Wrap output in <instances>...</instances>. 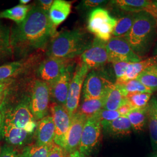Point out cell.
Segmentation results:
<instances>
[{
    "label": "cell",
    "mask_w": 157,
    "mask_h": 157,
    "mask_svg": "<svg viewBox=\"0 0 157 157\" xmlns=\"http://www.w3.org/2000/svg\"><path fill=\"white\" fill-rule=\"evenodd\" d=\"M107 2V1L104 0H85L82 2L80 8L84 10H93L96 8H100V6L105 5Z\"/></svg>",
    "instance_id": "cell-35"
},
{
    "label": "cell",
    "mask_w": 157,
    "mask_h": 157,
    "mask_svg": "<svg viewBox=\"0 0 157 157\" xmlns=\"http://www.w3.org/2000/svg\"><path fill=\"white\" fill-rule=\"evenodd\" d=\"M144 11L150 13L154 18L157 23V4L154 1H151L150 4L145 9Z\"/></svg>",
    "instance_id": "cell-40"
},
{
    "label": "cell",
    "mask_w": 157,
    "mask_h": 157,
    "mask_svg": "<svg viewBox=\"0 0 157 157\" xmlns=\"http://www.w3.org/2000/svg\"><path fill=\"white\" fill-rule=\"evenodd\" d=\"M30 108L35 120H41L48 116L50 100V89L48 84L39 80H34L30 86Z\"/></svg>",
    "instance_id": "cell-5"
},
{
    "label": "cell",
    "mask_w": 157,
    "mask_h": 157,
    "mask_svg": "<svg viewBox=\"0 0 157 157\" xmlns=\"http://www.w3.org/2000/svg\"><path fill=\"white\" fill-rule=\"evenodd\" d=\"M33 6L19 5L0 13V18H6L19 24L24 21Z\"/></svg>",
    "instance_id": "cell-26"
},
{
    "label": "cell",
    "mask_w": 157,
    "mask_h": 157,
    "mask_svg": "<svg viewBox=\"0 0 157 157\" xmlns=\"http://www.w3.org/2000/svg\"><path fill=\"white\" fill-rule=\"evenodd\" d=\"M71 59L48 57L37 69L39 79L50 86L59 78L70 64Z\"/></svg>",
    "instance_id": "cell-10"
},
{
    "label": "cell",
    "mask_w": 157,
    "mask_h": 157,
    "mask_svg": "<svg viewBox=\"0 0 157 157\" xmlns=\"http://www.w3.org/2000/svg\"><path fill=\"white\" fill-rule=\"evenodd\" d=\"M93 40L80 29L65 30L57 33L51 40L46 52L48 57L71 59L82 55Z\"/></svg>",
    "instance_id": "cell-2"
},
{
    "label": "cell",
    "mask_w": 157,
    "mask_h": 157,
    "mask_svg": "<svg viewBox=\"0 0 157 157\" xmlns=\"http://www.w3.org/2000/svg\"><path fill=\"white\" fill-rule=\"evenodd\" d=\"M126 102V97L119 85L118 83H115L107 93L104 109L117 111Z\"/></svg>",
    "instance_id": "cell-21"
},
{
    "label": "cell",
    "mask_w": 157,
    "mask_h": 157,
    "mask_svg": "<svg viewBox=\"0 0 157 157\" xmlns=\"http://www.w3.org/2000/svg\"><path fill=\"white\" fill-rule=\"evenodd\" d=\"M53 2L54 1L52 0H40L37 1L38 6L47 13H49Z\"/></svg>",
    "instance_id": "cell-39"
},
{
    "label": "cell",
    "mask_w": 157,
    "mask_h": 157,
    "mask_svg": "<svg viewBox=\"0 0 157 157\" xmlns=\"http://www.w3.org/2000/svg\"><path fill=\"white\" fill-rule=\"evenodd\" d=\"M117 21L107 10L98 8L92 10L89 13L87 29L96 38L107 42L112 37V32Z\"/></svg>",
    "instance_id": "cell-4"
},
{
    "label": "cell",
    "mask_w": 157,
    "mask_h": 157,
    "mask_svg": "<svg viewBox=\"0 0 157 157\" xmlns=\"http://www.w3.org/2000/svg\"><path fill=\"white\" fill-rule=\"evenodd\" d=\"M67 157H89L88 155H86L80 152L78 150L71 152L69 154Z\"/></svg>",
    "instance_id": "cell-43"
},
{
    "label": "cell",
    "mask_w": 157,
    "mask_h": 157,
    "mask_svg": "<svg viewBox=\"0 0 157 157\" xmlns=\"http://www.w3.org/2000/svg\"></svg>",
    "instance_id": "cell-48"
},
{
    "label": "cell",
    "mask_w": 157,
    "mask_h": 157,
    "mask_svg": "<svg viewBox=\"0 0 157 157\" xmlns=\"http://www.w3.org/2000/svg\"><path fill=\"white\" fill-rule=\"evenodd\" d=\"M56 34L48 13L38 6H33L24 21L10 31L12 52L25 56L34 51L45 49Z\"/></svg>",
    "instance_id": "cell-1"
},
{
    "label": "cell",
    "mask_w": 157,
    "mask_h": 157,
    "mask_svg": "<svg viewBox=\"0 0 157 157\" xmlns=\"http://www.w3.org/2000/svg\"><path fill=\"white\" fill-rule=\"evenodd\" d=\"M32 62L21 60L0 66V81L11 78L12 77L22 73L28 68Z\"/></svg>",
    "instance_id": "cell-23"
},
{
    "label": "cell",
    "mask_w": 157,
    "mask_h": 157,
    "mask_svg": "<svg viewBox=\"0 0 157 157\" xmlns=\"http://www.w3.org/2000/svg\"><path fill=\"white\" fill-rule=\"evenodd\" d=\"M124 93L125 97L129 94L136 93H146L152 94L153 90L147 87L138 80L133 79L124 83H118Z\"/></svg>",
    "instance_id": "cell-31"
},
{
    "label": "cell",
    "mask_w": 157,
    "mask_h": 157,
    "mask_svg": "<svg viewBox=\"0 0 157 157\" xmlns=\"http://www.w3.org/2000/svg\"><path fill=\"white\" fill-rule=\"evenodd\" d=\"M113 84L105 77L93 70L87 74L84 80L83 86V99H97L105 97Z\"/></svg>",
    "instance_id": "cell-9"
},
{
    "label": "cell",
    "mask_w": 157,
    "mask_h": 157,
    "mask_svg": "<svg viewBox=\"0 0 157 157\" xmlns=\"http://www.w3.org/2000/svg\"><path fill=\"white\" fill-rule=\"evenodd\" d=\"M81 59L89 70L103 67L109 62L107 42L94 37L90 47L81 55Z\"/></svg>",
    "instance_id": "cell-11"
},
{
    "label": "cell",
    "mask_w": 157,
    "mask_h": 157,
    "mask_svg": "<svg viewBox=\"0 0 157 157\" xmlns=\"http://www.w3.org/2000/svg\"><path fill=\"white\" fill-rule=\"evenodd\" d=\"M147 117L152 144L157 149V98L154 97L147 105Z\"/></svg>",
    "instance_id": "cell-22"
},
{
    "label": "cell",
    "mask_w": 157,
    "mask_h": 157,
    "mask_svg": "<svg viewBox=\"0 0 157 157\" xmlns=\"http://www.w3.org/2000/svg\"><path fill=\"white\" fill-rule=\"evenodd\" d=\"M133 109V107L131 106V105L128 102H125L121 107L118 109V111L119 113L121 116H126L128 113H129L132 109Z\"/></svg>",
    "instance_id": "cell-41"
},
{
    "label": "cell",
    "mask_w": 157,
    "mask_h": 157,
    "mask_svg": "<svg viewBox=\"0 0 157 157\" xmlns=\"http://www.w3.org/2000/svg\"><path fill=\"white\" fill-rule=\"evenodd\" d=\"M107 48L109 62H137L141 58L129 45L124 37H112L107 42Z\"/></svg>",
    "instance_id": "cell-8"
},
{
    "label": "cell",
    "mask_w": 157,
    "mask_h": 157,
    "mask_svg": "<svg viewBox=\"0 0 157 157\" xmlns=\"http://www.w3.org/2000/svg\"><path fill=\"white\" fill-rule=\"evenodd\" d=\"M151 1L146 0H113L111 4L123 11L138 13L143 11L150 4Z\"/></svg>",
    "instance_id": "cell-24"
},
{
    "label": "cell",
    "mask_w": 157,
    "mask_h": 157,
    "mask_svg": "<svg viewBox=\"0 0 157 157\" xmlns=\"http://www.w3.org/2000/svg\"><path fill=\"white\" fill-rule=\"evenodd\" d=\"M105 101V97L97 99H83L78 111L87 119L98 113L104 109Z\"/></svg>",
    "instance_id": "cell-25"
},
{
    "label": "cell",
    "mask_w": 157,
    "mask_h": 157,
    "mask_svg": "<svg viewBox=\"0 0 157 157\" xmlns=\"http://www.w3.org/2000/svg\"><path fill=\"white\" fill-rule=\"evenodd\" d=\"M130 62H113V68L117 80L121 78L126 72Z\"/></svg>",
    "instance_id": "cell-34"
},
{
    "label": "cell",
    "mask_w": 157,
    "mask_h": 157,
    "mask_svg": "<svg viewBox=\"0 0 157 157\" xmlns=\"http://www.w3.org/2000/svg\"><path fill=\"white\" fill-rule=\"evenodd\" d=\"M89 71V68L85 63L83 62L78 63L71 80L65 107L71 118L78 111L80 93Z\"/></svg>",
    "instance_id": "cell-7"
},
{
    "label": "cell",
    "mask_w": 157,
    "mask_h": 157,
    "mask_svg": "<svg viewBox=\"0 0 157 157\" xmlns=\"http://www.w3.org/2000/svg\"><path fill=\"white\" fill-rule=\"evenodd\" d=\"M101 122H110L122 117L118 111H111L102 109L99 113Z\"/></svg>",
    "instance_id": "cell-36"
},
{
    "label": "cell",
    "mask_w": 157,
    "mask_h": 157,
    "mask_svg": "<svg viewBox=\"0 0 157 157\" xmlns=\"http://www.w3.org/2000/svg\"><path fill=\"white\" fill-rule=\"evenodd\" d=\"M155 3H156V4H157V1H153Z\"/></svg>",
    "instance_id": "cell-47"
},
{
    "label": "cell",
    "mask_w": 157,
    "mask_h": 157,
    "mask_svg": "<svg viewBox=\"0 0 157 157\" xmlns=\"http://www.w3.org/2000/svg\"><path fill=\"white\" fill-rule=\"evenodd\" d=\"M154 91L157 90V63L146 68L136 78Z\"/></svg>",
    "instance_id": "cell-29"
},
{
    "label": "cell",
    "mask_w": 157,
    "mask_h": 157,
    "mask_svg": "<svg viewBox=\"0 0 157 157\" xmlns=\"http://www.w3.org/2000/svg\"><path fill=\"white\" fill-rule=\"evenodd\" d=\"M129 118L132 129L140 132L148 120L147 106L143 108H133L126 115Z\"/></svg>",
    "instance_id": "cell-28"
},
{
    "label": "cell",
    "mask_w": 157,
    "mask_h": 157,
    "mask_svg": "<svg viewBox=\"0 0 157 157\" xmlns=\"http://www.w3.org/2000/svg\"><path fill=\"white\" fill-rule=\"evenodd\" d=\"M19 2H20V3L21 4L24 5V4H28L29 2H30V0H21V1H19Z\"/></svg>",
    "instance_id": "cell-46"
},
{
    "label": "cell",
    "mask_w": 157,
    "mask_h": 157,
    "mask_svg": "<svg viewBox=\"0 0 157 157\" xmlns=\"http://www.w3.org/2000/svg\"><path fill=\"white\" fill-rule=\"evenodd\" d=\"M1 130L6 141L13 146H22L31 135L25 130L18 128L4 119Z\"/></svg>",
    "instance_id": "cell-17"
},
{
    "label": "cell",
    "mask_w": 157,
    "mask_h": 157,
    "mask_svg": "<svg viewBox=\"0 0 157 157\" xmlns=\"http://www.w3.org/2000/svg\"><path fill=\"white\" fill-rule=\"evenodd\" d=\"M157 63V56L148 58L139 62H131L124 76L117 80V83H124L129 80L136 79L144 70L152 65Z\"/></svg>",
    "instance_id": "cell-20"
},
{
    "label": "cell",
    "mask_w": 157,
    "mask_h": 157,
    "mask_svg": "<svg viewBox=\"0 0 157 157\" xmlns=\"http://www.w3.org/2000/svg\"><path fill=\"white\" fill-rule=\"evenodd\" d=\"M7 91H8V90H6L5 91H4L0 94V104H2L3 101H4V98L7 94Z\"/></svg>",
    "instance_id": "cell-44"
},
{
    "label": "cell",
    "mask_w": 157,
    "mask_h": 157,
    "mask_svg": "<svg viewBox=\"0 0 157 157\" xmlns=\"http://www.w3.org/2000/svg\"><path fill=\"white\" fill-rule=\"evenodd\" d=\"M52 117L55 124V138L54 143L63 148L71 118L65 107L53 103L50 107Z\"/></svg>",
    "instance_id": "cell-13"
},
{
    "label": "cell",
    "mask_w": 157,
    "mask_h": 157,
    "mask_svg": "<svg viewBox=\"0 0 157 157\" xmlns=\"http://www.w3.org/2000/svg\"><path fill=\"white\" fill-rule=\"evenodd\" d=\"M13 80L12 78H8L4 80L0 81V94L9 89V87L13 83Z\"/></svg>",
    "instance_id": "cell-42"
},
{
    "label": "cell",
    "mask_w": 157,
    "mask_h": 157,
    "mask_svg": "<svg viewBox=\"0 0 157 157\" xmlns=\"http://www.w3.org/2000/svg\"><path fill=\"white\" fill-rule=\"evenodd\" d=\"M87 118L78 111L71 118V122L67 132L64 150L69 154L78 150L81 137Z\"/></svg>",
    "instance_id": "cell-14"
},
{
    "label": "cell",
    "mask_w": 157,
    "mask_h": 157,
    "mask_svg": "<svg viewBox=\"0 0 157 157\" xmlns=\"http://www.w3.org/2000/svg\"><path fill=\"white\" fill-rule=\"evenodd\" d=\"M157 23L146 11L135 13V20L128 36L124 37L132 50L141 57L148 51L156 35Z\"/></svg>",
    "instance_id": "cell-3"
},
{
    "label": "cell",
    "mask_w": 157,
    "mask_h": 157,
    "mask_svg": "<svg viewBox=\"0 0 157 157\" xmlns=\"http://www.w3.org/2000/svg\"><path fill=\"white\" fill-rule=\"evenodd\" d=\"M135 17V13H129L117 19V24L112 32V37H126L132 28Z\"/></svg>",
    "instance_id": "cell-27"
},
{
    "label": "cell",
    "mask_w": 157,
    "mask_h": 157,
    "mask_svg": "<svg viewBox=\"0 0 157 157\" xmlns=\"http://www.w3.org/2000/svg\"><path fill=\"white\" fill-rule=\"evenodd\" d=\"M13 54L10 44V30L0 23V60Z\"/></svg>",
    "instance_id": "cell-30"
},
{
    "label": "cell",
    "mask_w": 157,
    "mask_h": 157,
    "mask_svg": "<svg viewBox=\"0 0 157 157\" xmlns=\"http://www.w3.org/2000/svg\"><path fill=\"white\" fill-rule=\"evenodd\" d=\"M54 143L45 146L31 145L24 148L19 157H47Z\"/></svg>",
    "instance_id": "cell-32"
},
{
    "label": "cell",
    "mask_w": 157,
    "mask_h": 157,
    "mask_svg": "<svg viewBox=\"0 0 157 157\" xmlns=\"http://www.w3.org/2000/svg\"><path fill=\"white\" fill-rule=\"evenodd\" d=\"M36 145L45 146L54 143L55 124L52 116L40 120L36 128Z\"/></svg>",
    "instance_id": "cell-16"
},
{
    "label": "cell",
    "mask_w": 157,
    "mask_h": 157,
    "mask_svg": "<svg viewBox=\"0 0 157 157\" xmlns=\"http://www.w3.org/2000/svg\"><path fill=\"white\" fill-rule=\"evenodd\" d=\"M72 66L70 65L56 81L49 86L51 97L54 103L66 107L69 86L72 80Z\"/></svg>",
    "instance_id": "cell-15"
},
{
    "label": "cell",
    "mask_w": 157,
    "mask_h": 157,
    "mask_svg": "<svg viewBox=\"0 0 157 157\" xmlns=\"http://www.w3.org/2000/svg\"><path fill=\"white\" fill-rule=\"evenodd\" d=\"M0 157H19V155L11 146L6 144L1 148Z\"/></svg>",
    "instance_id": "cell-37"
},
{
    "label": "cell",
    "mask_w": 157,
    "mask_h": 157,
    "mask_svg": "<svg viewBox=\"0 0 157 157\" xmlns=\"http://www.w3.org/2000/svg\"><path fill=\"white\" fill-rule=\"evenodd\" d=\"M99 113L87 119L78 147V151L88 156L98 144L101 139L102 128Z\"/></svg>",
    "instance_id": "cell-6"
},
{
    "label": "cell",
    "mask_w": 157,
    "mask_h": 157,
    "mask_svg": "<svg viewBox=\"0 0 157 157\" xmlns=\"http://www.w3.org/2000/svg\"><path fill=\"white\" fill-rule=\"evenodd\" d=\"M151 95V93H136L129 94L126 98L133 108H143L147 106Z\"/></svg>",
    "instance_id": "cell-33"
},
{
    "label": "cell",
    "mask_w": 157,
    "mask_h": 157,
    "mask_svg": "<svg viewBox=\"0 0 157 157\" xmlns=\"http://www.w3.org/2000/svg\"><path fill=\"white\" fill-rule=\"evenodd\" d=\"M72 6L70 2L64 0H56L48 13L51 22L57 26L64 22L71 12Z\"/></svg>",
    "instance_id": "cell-19"
},
{
    "label": "cell",
    "mask_w": 157,
    "mask_h": 157,
    "mask_svg": "<svg viewBox=\"0 0 157 157\" xmlns=\"http://www.w3.org/2000/svg\"><path fill=\"white\" fill-rule=\"evenodd\" d=\"M3 121H4V114L1 111H0V130L1 129L2 125L3 124Z\"/></svg>",
    "instance_id": "cell-45"
},
{
    "label": "cell",
    "mask_w": 157,
    "mask_h": 157,
    "mask_svg": "<svg viewBox=\"0 0 157 157\" xmlns=\"http://www.w3.org/2000/svg\"><path fill=\"white\" fill-rule=\"evenodd\" d=\"M65 151L54 143L47 157H65Z\"/></svg>",
    "instance_id": "cell-38"
},
{
    "label": "cell",
    "mask_w": 157,
    "mask_h": 157,
    "mask_svg": "<svg viewBox=\"0 0 157 157\" xmlns=\"http://www.w3.org/2000/svg\"><path fill=\"white\" fill-rule=\"evenodd\" d=\"M102 129L109 135L113 136H124L130 135L132 127L127 116H122L110 122H101Z\"/></svg>",
    "instance_id": "cell-18"
},
{
    "label": "cell",
    "mask_w": 157,
    "mask_h": 157,
    "mask_svg": "<svg viewBox=\"0 0 157 157\" xmlns=\"http://www.w3.org/2000/svg\"><path fill=\"white\" fill-rule=\"evenodd\" d=\"M3 114L4 120L20 129H25L29 123L35 121L30 110L29 96H23L15 107L8 109Z\"/></svg>",
    "instance_id": "cell-12"
}]
</instances>
